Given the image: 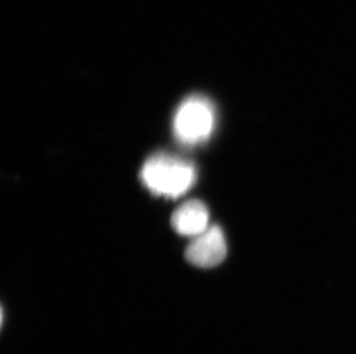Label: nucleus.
<instances>
[{
  "label": "nucleus",
  "mask_w": 356,
  "mask_h": 354,
  "mask_svg": "<svg viewBox=\"0 0 356 354\" xmlns=\"http://www.w3.org/2000/svg\"><path fill=\"white\" fill-rule=\"evenodd\" d=\"M209 211L202 201H188L175 210L172 227L184 236H198L208 229Z\"/></svg>",
  "instance_id": "nucleus-4"
},
{
  "label": "nucleus",
  "mask_w": 356,
  "mask_h": 354,
  "mask_svg": "<svg viewBox=\"0 0 356 354\" xmlns=\"http://www.w3.org/2000/svg\"><path fill=\"white\" fill-rule=\"evenodd\" d=\"M227 254L225 236L220 228H208L186 250V259L200 268H212L222 264Z\"/></svg>",
  "instance_id": "nucleus-3"
},
{
  "label": "nucleus",
  "mask_w": 356,
  "mask_h": 354,
  "mask_svg": "<svg viewBox=\"0 0 356 354\" xmlns=\"http://www.w3.org/2000/svg\"><path fill=\"white\" fill-rule=\"evenodd\" d=\"M215 127V110L202 96L187 98L177 110L173 130L179 142L186 145L203 143L211 136Z\"/></svg>",
  "instance_id": "nucleus-2"
},
{
  "label": "nucleus",
  "mask_w": 356,
  "mask_h": 354,
  "mask_svg": "<svg viewBox=\"0 0 356 354\" xmlns=\"http://www.w3.org/2000/svg\"><path fill=\"white\" fill-rule=\"evenodd\" d=\"M195 168L192 164L170 154L159 153L145 161L141 180L156 196L177 198L195 183Z\"/></svg>",
  "instance_id": "nucleus-1"
}]
</instances>
